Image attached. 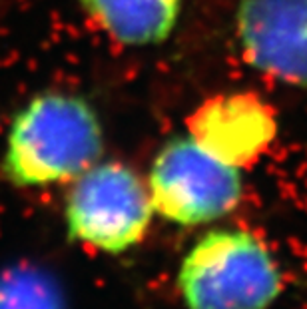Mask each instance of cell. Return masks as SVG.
Wrapping results in <instances>:
<instances>
[{
    "label": "cell",
    "instance_id": "6da1fadb",
    "mask_svg": "<svg viewBox=\"0 0 307 309\" xmlns=\"http://www.w3.org/2000/svg\"><path fill=\"white\" fill-rule=\"evenodd\" d=\"M104 150V134L90 102L66 92H40L12 116L0 176L18 190L70 184L92 168Z\"/></svg>",
    "mask_w": 307,
    "mask_h": 309
},
{
    "label": "cell",
    "instance_id": "7a4b0ae2",
    "mask_svg": "<svg viewBox=\"0 0 307 309\" xmlns=\"http://www.w3.org/2000/svg\"><path fill=\"white\" fill-rule=\"evenodd\" d=\"M176 283L186 309H269L283 289L271 249L241 228L201 235L184 255Z\"/></svg>",
    "mask_w": 307,
    "mask_h": 309
},
{
    "label": "cell",
    "instance_id": "3957f363",
    "mask_svg": "<svg viewBox=\"0 0 307 309\" xmlns=\"http://www.w3.org/2000/svg\"><path fill=\"white\" fill-rule=\"evenodd\" d=\"M70 184L64 203L70 241L120 255L144 239L154 205L136 170L122 162H96Z\"/></svg>",
    "mask_w": 307,
    "mask_h": 309
},
{
    "label": "cell",
    "instance_id": "277c9868",
    "mask_svg": "<svg viewBox=\"0 0 307 309\" xmlns=\"http://www.w3.org/2000/svg\"><path fill=\"white\" fill-rule=\"evenodd\" d=\"M148 190L154 214L193 228L233 212L243 195V178L239 168L212 156L192 136H178L158 152Z\"/></svg>",
    "mask_w": 307,
    "mask_h": 309
},
{
    "label": "cell",
    "instance_id": "5b68a950",
    "mask_svg": "<svg viewBox=\"0 0 307 309\" xmlns=\"http://www.w3.org/2000/svg\"><path fill=\"white\" fill-rule=\"evenodd\" d=\"M235 32L255 70L307 88V0H239Z\"/></svg>",
    "mask_w": 307,
    "mask_h": 309
},
{
    "label": "cell",
    "instance_id": "8992f818",
    "mask_svg": "<svg viewBox=\"0 0 307 309\" xmlns=\"http://www.w3.org/2000/svg\"><path fill=\"white\" fill-rule=\"evenodd\" d=\"M195 144L233 168H249L268 152L277 134L275 110L253 92L218 94L190 114Z\"/></svg>",
    "mask_w": 307,
    "mask_h": 309
},
{
    "label": "cell",
    "instance_id": "52a82bcc",
    "mask_svg": "<svg viewBox=\"0 0 307 309\" xmlns=\"http://www.w3.org/2000/svg\"><path fill=\"white\" fill-rule=\"evenodd\" d=\"M80 4L112 40L152 46L174 32L182 0H80Z\"/></svg>",
    "mask_w": 307,
    "mask_h": 309
}]
</instances>
